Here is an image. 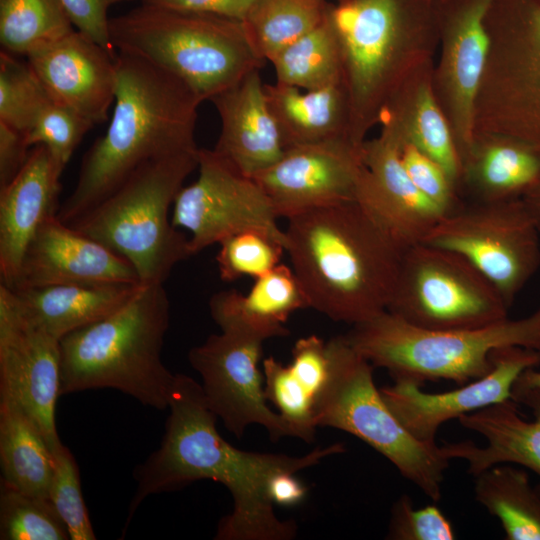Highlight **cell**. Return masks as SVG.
Segmentation results:
<instances>
[{
  "mask_svg": "<svg viewBox=\"0 0 540 540\" xmlns=\"http://www.w3.org/2000/svg\"><path fill=\"white\" fill-rule=\"evenodd\" d=\"M116 66L108 128L83 157L77 183L56 213L68 225L146 163L198 149L194 133L202 102L194 92L141 58L117 52Z\"/></svg>",
  "mask_w": 540,
  "mask_h": 540,
  "instance_id": "3957f363",
  "label": "cell"
},
{
  "mask_svg": "<svg viewBox=\"0 0 540 540\" xmlns=\"http://www.w3.org/2000/svg\"><path fill=\"white\" fill-rule=\"evenodd\" d=\"M498 289L466 258L419 242L404 253L387 311L427 329H474L508 318Z\"/></svg>",
  "mask_w": 540,
  "mask_h": 540,
  "instance_id": "30bf717a",
  "label": "cell"
},
{
  "mask_svg": "<svg viewBox=\"0 0 540 540\" xmlns=\"http://www.w3.org/2000/svg\"><path fill=\"white\" fill-rule=\"evenodd\" d=\"M289 367L317 399L329 374L330 356L327 342L316 335L298 339L292 348V362Z\"/></svg>",
  "mask_w": 540,
  "mask_h": 540,
  "instance_id": "7bdbcfd3",
  "label": "cell"
},
{
  "mask_svg": "<svg viewBox=\"0 0 540 540\" xmlns=\"http://www.w3.org/2000/svg\"><path fill=\"white\" fill-rule=\"evenodd\" d=\"M29 148L23 133L0 122V187L9 183L23 167Z\"/></svg>",
  "mask_w": 540,
  "mask_h": 540,
  "instance_id": "f6af8a7d",
  "label": "cell"
},
{
  "mask_svg": "<svg viewBox=\"0 0 540 540\" xmlns=\"http://www.w3.org/2000/svg\"><path fill=\"white\" fill-rule=\"evenodd\" d=\"M255 0H143L169 8L209 13L241 21Z\"/></svg>",
  "mask_w": 540,
  "mask_h": 540,
  "instance_id": "bcb514c9",
  "label": "cell"
},
{
  "mask_svg": "<svg viewBox=\"0 0 540 540\" xmlns=\"http://www.w3.org/2000/svg\"><path fill=\"white\" fill-rule=\"evenodd\" d=\"M362 145L341 138L290 147L253 179L279 218L356 201L366 169Z\"/></svg>",
  "mask_w": 540,
  "mask_h": 540,
  "instance_id": "9a60e30c",
  "label": "cell"
},
{
  "mask_svg": "<svg viewBox=\"0 0 540 540\" xmlns=\"http://www.w3.org/2000/svg\"><path fill=\"white\" fill-rule=\"evenodd\" d=\"M60 284H140L132 265L102 243L50 216L25 253L14 288Z\"/></svg>",
  "mask_w": 540,
  "mask_h": 540,
  "instance_id": "ffe728a7",
  "label": "cell"
},
{
  "mask_svg": "<svg viewBox=\"0 0 540 540\" xmlns=\"http://www.w3.org/2000/svg\"><path fill=\"white\" fill-rule=\"evenodd\" d=\"M374 367L386 369L393 380L419 386L450 380L464 385L486 375L493 351L519 346L540 352V307L520 318H506L474 329H427L384 311L352 325L344 335Z\"/></svg>",
  "mask_w": 540,
  "mask_h": 540,
  "instance_id": "8992f818",
  "label": "cell"
},
{
  "mask_svg": "<svg viewBox=\"0 0 540 540\" xmlns=\"http://www.w3.org/2000/svg\"><path fill=\"white\" fill-rule=\"evenodd\" d=\"M198 169V178L177 193L171 216L174 227L190 232L192 255L249 229L265 231L286 247L285 230L255 179L237 171L213 149L199 148Z\"/></svg>",
  "mask_w": 540,
  "mask_h": 540,
  "instance_id": "7c38bea8",
  "label": "cell"
},
{
  "mask_svg": "<svg viewBox=\"0 0 540 540\" xmlns=\"http://www.w3.org/2000/svg\"><path fill=\"white\" fill-rule=\"evenodd\" d=\"M522 199L540 229V181Z\"/></svg>",
  "mask_w": 540,
  "mask_h": 540,
  "instance_id": "c3c4849f",
  "label": "cell"
},
{
  "mask_svg": "<svg viewBox=\"0 0 540 540\" xmlns=\"http://www.w3.org/2000/svg\"><path fill=\"white\" fill-rule=\"evenodd\" d=\"M287 220L285 250L309 308L351 325L387 310L408 247L366 209L352 201Z\"/></svg>",
  "mask_w": 540,
  "mask_h": 540,
  "instance_id": "7a4b0ae2",
  "label": "cell"
},
{
  "mask_svg": "<svg viewBox=\"0 0 540 540\" xmlns=\"http://www.w3.org/2000/svg\"><path fill=\"white\" fill-rule=\"evenodd\" d=\"M74 30L60 0H0L2 50L26 56Z\"/></svg>",
  "mask_w": 540,
  "mask_h": 540,
  "instance_id": "836d02e7",
  "label": "cell"
},
{
  "mask_svg": "<svg viewBox=\"0 0 540 540\" xmlns=\"http://www.w3.org/2000/svg\"><path fill=\"white\" fill-rule=\"evenodd\" d=\"M198 151L146 163L69 225L124 257L140 284H164L172 269L192 256L189 238L173 226L169 211L198 168Z\"/></svg>",
  "mask_w": 540,
  "mask_h": 540,
  "instance_id": "52a82bcc",
  "label": "cell"
},
{
  "mask_svg": "<svg viewBox=\"0 0 540 540\" xmlns=\"http://www.w3.org/2000/svg\"><path fill=\"white\" fill-rule=\"evenodd\" d=\"M306 493L307 487L292 472H280L269 481L268 494L273 504L292 506L300 503Z\"/></svg>",
  "mask_w": 540,
  "mask_h": 540,
  "instance_id": "7dc6e473",
  "label": "cell"
},
{
  "mask_svg": "<svg viewBox=\"0 0 540 540\" xmlns=\"http://www.w3.org/2000/svg\"><path fill=\"white\" fill-rule=\"evenodd\" d=\"M1 484L48 499L54 455L33 422L10 400L0 398Z\"/></svg>",
  "mask_w": 540,
  "mask_h": 540,
  "instance_id": "f1b7e54d",
  "label": "cell"
},
{
  "mask_svg": "<svg viewBox=\"0 0 540 540\" xmlns=\"http://www.w3.org/2000/svg\"><path fill=\"white\" fill-rule=\"evenodd\" d=\"M329 17L350 105V139L367 130L399 90L413 30V0H335Z\"/></svg>",
  "mask_w": 540,
  "mask_h": 540,
  "instance_id": "9c48e42d",
  "label": "cell"
},
{
  "mask_svg": "<svg viewBox=\"0 0 540 540\" xmlns=\"http://www.w3.org/2000/svg\"><path fill=\"white\" fill-rule=\"evenodd\" d=\"M494 2L467 0L447 28L441 78L461 162L475 141L476 103L490 51L486 19Z\"/></svg>",
  "mask_w": 540,
  "mask_h": 540,
  "instance_id": "603a6c76",
  "label": "cell"
},
{
  "mask_svg": "<svg viewBox=\"0 0 540 540\" xmlns=\"http://www.w3.org/2000/svg\"><path fill=\"white\" fill-rule=\"evenodd\" d=\"M61 395L59 340L34 324L14 292L0 285V398L38 428L52 453L62 442L55 409Z\"/></svg>",
  "mask_w": 540,
  "mask_h": 540,
  "instance_id": "5bb4252c",
  "label": "cell"
},
{
  "mask_svg": "<svg viewBox=\"0 0 540 540\" xmlns=\"http://www.w3.org/2000/svg\"><path fill=\"white\" fill-rule=\"evenodd\" d=\"M400 140V154L404 167L418 190L436 205L444 215L459 206L455 196V184L434 160L421 152L413 144L403 140L389 124Z\"/></svg>",
  "mask_w": 540,
  "mask_h": 540,
  "instance_id": "b9f144b4",
  "label": "cell"
},
{
  "mask_svg": "<svg viewBox=\"0 0 540 540\" xmlns=\"http://www.w3.org/2000/svg\"><path fill=\"white\" fill-rule=\"evenodd\" d=\"M462 427L482 435L487 444L471 441L443 447L447 457L463 459L476 476L498 464H519L540 479V389L516 385L511 399L458 418ZM540 495V481L535 487Z\"/></svg>",
  "mask_w": 540,
  "mask_h": 540,
  "instance_id": "44dd1931",
  "label": "cell"
},
{
  "mask_svg": "<svg viewBox=\"0 0 540 540\" xmlns=\"http://www.w3.org/2000/svg\"><path fill=\"white\" fill-rule=\"evenodd\" d=\"M52 101L45 86L26 61L0 53V122L25 134Z\"/></svg>",
  "mask_w": 540,
  "mask_h": 540,
  "instance_id": "e575fe53",
  "label": "cell"
},
{
  "mask_svg": "<svg viewBox=\"0 0 540 540\" xmlns=\"http://www.w3.org/2000/svg\"><path fill=\"white\" fill-rule=\"evenodd\" d=\"M170 304L164 284H140L107 317L59 341L61 395L113 388L158 410L168 408L175 379L161 359Z\"/></svg>",
  "mask_w": 540,
  "mask_h": 540,
  "instance_id": "277c9868",
  "label": "cell"
},
{
  "mask_svg": "<svg viewBox=\"0 0 540 540\" xmlns=\"http://www.w3.org/2000/svg\"><path fill=\"white\" fill-rule=\"evenodd\" d=\"M362 148L366 169L356 202L405 247L422 242L445 215L409 177L398 136L383 125L380 136Z\"/></svg>",
  "mask_w": 540,
  "mask_h": 540,
  "instance_id": "ac0fdd59",
  "label": "cell"
},
{
  "mask_svg": "<svg viewBox=\"0 0 540 540\" xmlns=\"http://www.w3.org/2000/svg\"><path fill=\"white\" fill-rule=\"evenodd\" d=\"M462 176L479 201L523 198L540 181V154L505 137L475 139L462 163Z\"/></svg>",
  "mask_w": 540,
  "mask_h": 540,
  "instance_id": "83f0119b",
  "label": "cell"
},
{
  "mask_svg": "<svg viewBox=\"0 0 540 540\" xmlns=\"http://www.w3.org/2000/svg\"><path fill=\"white\" fill-rule=\"evenodd\" d=\"M475 477V498L500 521L506 540H540V495L524 470L498 464Z\"/></svg>",
  "mask_w": 540,
  "mask_h": 540,
  "instance_id": "f546056e",
  "label": "cell"
},
{
  "mask_svg": "<svg viewBox=\"0 0 540 540\" xmlns=\"http://www.w3.org/2000/svg\"><path fill=\"white\" fill-rule=\"evenodd\" d=\"M265 93L285 149L341 138L351 140L350 105L342 83L302 90L275 82L265 84Z\"/></svg>",
  "mask_w": 540,
  "mask_h": 540,
  "instance_id": "4316f807",
  "label": "cell"
},
{
  "mask_svg": "<svg viewBox=\"0 0 540 540\" xmlns=\"http://www.w3.org/2000/svg\"><path fill=\"white\" fill-rule=\"evenodd\" d=\"M93 126L73 109L52 100L24 136L29 147L44 145L64 170L83 136Z\"/></svg>",
  "mask_w": 540,
  "mask_h": 540,
  "instance_id": "ab89813d",
  "label": "cell"
},
{
  "mask_svg": "<svg viewBox=\"0 0 540 540\" xmlns=\"http://www.w3.org/2000/svg\"><path fill=\"white\" fill-rule=\"evenodd\" d=\"M264 392L290 424L296 437L310 443L315 438V397L302 385L291 371L274 357L263 360Z\"/></svg>",
  "mask_w": 540,
  "mask_h": 540,
  "instance_id": "74e56055",
  "label": "cell"
},
{
  "mask_svg": "<svg viewBox=\"0 0 540 540\" xmlns=\"http://www.w3.org/2000/svg\"><path fill=\"white\" fill-rule=\"evenodd\" d=\"M216 256L220 278L231 282L242 277H261L280 264L285 244L256 229L235 233L220 243Z\"/></svg>",
  "mask_w": 540,
  "mask_h": 540,
  "instance_id": "8d00e7d4",
  "label": "cell"
},
{
  "mask_svg": "<svg viewBox=\"0 0 540 540\" xmlns=\"http://www.w3.org/2000/svg\"><path fill=\"white\" fill-rule=\"evenodd\" d=\"M128 1L143 0H60L77 31L114 53L116 50L111 43L108 10L115 4Z\"/></svg>",
  "mask_w": 540,
  "mask_h": 540,
  "instance_id": "ee69618b",
  "label": "cell"
},
{
  "mask_svg": "<svg viewBox=\"0 0 540 540\" xmlns=\"http://www.w3.org/2000/svg\"><path fill=\"white\" fill-rule=\"evenodd\" d=\"M118 53L141 58L184 82L201 102L265 65L241 21L141 2L110 18Z\"/></svg>",
  "mask_w": 540,
  "mask_h": 540,
  "instance_id": "5b68a950",
  "label": "cell"
},
{
  "mask_svg": "<svg viewBox=\"0 0 540 540\" xmlns=\"http://www.w3.org/2000/svg\"><path fill=\"white\" fill-rule=\"evenodd\" d=\"M271 63L280 84L318 90L342 83L340 50L329 13L320 25L284 48Z\"/></svg>",
  "mask_w": 540,
  "mask_h": 540,
  "instance_id": "d6a6232c",
  "label": "cell"
},
{
  "mask_svg": "<svg viewBox=\"0 0 540 540\" xmlns=\"http://www.w3.org/2000/svg\"><path fill=\"white\" fill-rule=\"evenodd\" d=\"M407 111L395 98L384 107L380 119L401 138L434 160L456 185L462 176L460 154L445 117L428 86H421Z\"/></svg>",
  "mask_w": 540,
  "mask_h": 540,
  "instance_id": "4dcf8cb0",
  "label": "cell"
},
{
  "mask_svg": "<svg viewBox=\"0 0 540 540\" xmlns=\"http://www.w3.org/2000/svg\"><path fill=\"white\" fill-rule=\"evenodd\" d=\"M392 540H453L456 538L449 519L436 505L415 509L408 495L392 506L387 534Z\"/></svg>",
  "mask_w": 540,
  "mask_h": 540,
  "instance_id": "60d3db41",
  "label": "cell"
},
{
  "mask_svg": "<svg viewBox=\"0 0 540 540\" xmlns=\"http://www.w3.org/2000/svg\"><path fill=\"white\" fill-rule=\"evenodd\" d=\"M328 0H255L242 24L265 61L320 25L329 13Z\"/></svg>",
  "mask_w": 540,
  "mask_h": 540,
  "instance_id": "1f68e13d",
  "label": "cell"
},
{
  "mask_svg": "<svg viewBox=\"0 0 540 540\" xmlns=\"http://www.w3.org/2000/svg\"><path fill=\"white\" fill-rule=\"evenodd\" d=\"M422 242L466 258L510 307L540 267V229L522 198L458 207Z\"/></svg>",
  "mask_w": 540,
  "mask_h": 540,
  "instance_id": "8fae6325",
  "label": "cell"
},
{
  "mask_svg": "<svg viewBox=\"0 0 540 540\" xmlns=\"http://www.w3.org/2000/svg\"><path fill=\"white\" fill-rule=\"evenodd\" d=\"M53 455L54 473L48 499L64 522L70 540H94L96 537L82 496L76 460L63 444Z\"/></svg>",
  "mask_w": 540,
  "mask_h": 540,
  "instance_id": "f35d334b",
  "label": "cell"
},
{
  "mask_svg": "<svg viewBox=\"0 0 540 540\" xmlns=\"http://www.w3.org/2000/svg\"><path fill=\"white\" fill-rule=\"evenodd\" d=\"M139 286L60 284L11 290L30 320L60 341L121 308Z\"/></svg>",
  "mask_w": 540,
  "mask_h": 540,
  "instance_id": "484cf974",
  "label": "cell"
},
{
  "mask_svg": "<svg viewBox=\"0 0 540 540\" xmlns=\"http://www.w3.org/2000/svg\"><path fill=\"white\" fill-rule=\"evenodd\" d=\"M536 367L528 368L524 370L515 381L516 385L528 388L540 389V370Z\"/></svg>",
  "mask_w": 540,
  "mask_h": 540,
  "instance_id": "681fc988",
  "label": "cell"
},
{
  "mask_svg": "<svg viewBox=\"0 0 540 540\" xmlns=\"http://www.w3.org/2000/svg\"><path fill=\"white\" fill-rule=\"evenodd\" d=\"M168 409L160 447L134 469L136 492L123 532L146 497L212 480L223 484L233 499L231 513L219 521L216 540H291L297 524L277 517L268 494L270 479L280 472L296 474L345 451L342 443L302 456L240 450L219 434L201 385L185 374H175Z\"/></svg>",
  "mask_w": 540,
  "mask_h": 540,
  "instance_id": "6da1fadb",
  "label": "cell"
},
{
  "mask_svg": "<svg viewBox=\"0 0 540 540\" xmlns=\"http://www.w3.org/2000/svg\"><path fill=\"white\" fill-rule=\"evenodd\" d=\"M50 97L93 125L108 119L115 99L117 53L77 30L26 56Z\"/></svg>",
  "mask_w": 540,
  "mask_h": 540,
  "instance_id": "d6986e66",
  "label": "cell"
},
{
  "mask_svg": "<svg viewBox=\"0 0 540 540\" xmlns=\"http://www.w3.org/2000/svg\"><path fill=\"white\" fill-rule=\"evenodd\" d=\"M265 340L238 331H221L193 347L188 359L202 380L210 410L224 427L240 438L248 426L258 424L270 439L296 437L294 429L269 408L258 364Z\"/></svg>",
  "mask_w": 540,
  "mask_h": 540,
  "instance_id": "4fadbf2b",
  "label": "cell"
},
{
  "mask_svg": "<svg viewBox=\"0 0 540 540\" xmlns=\"http://www.w3.org/2000/svg\"><path fill=\"white\" fill-rule=\"evenodd\" d=\"M1 540H70L51 502L1 484Z\"/></svg>",
  "mask_w": 540,
  "mask_h": 540,
  "instance_id": "d590c367",
  "label": "cell"
},
{
  "mask_svg": "<svg viewBox=\"0 0 540 540\" xmlns=\"http://www.w3.org/2000/svg\"><path fill=\"white\" fill-rule=\"evenodd\" d=\"M221 121L214 151L248 177L274 165L286 151L269 108L260 70L210 100Z\"/></svg>",
  "mask_w": 540,
  "mask_h": 540,
  "instance_id": "cb8c5ba5",
  "label": "cell"
},
{
  "mask_svg": "<svg viewBox=\"0 0 540 540\" xmlns=\"http://www.w3.org/2000/svg\"><path fill=\"white\" fill-rule=\"evenodd\" d=\"M330 367L314 408L317 427L350 433L386 457L406 479L432 501L442 496L444 471L451 461L436 442L412 435L397 419L377 389L374 366L344 335L328 342Z\"/></svg>",
  "mask_w": 540,
  "mask_h": 540,
  "instance_id": "ba28073f",
  "label": "cell"
},
{
  "mask_svg": "<svg viewBox=\"0 0 540 540\" xmlns=\"http://www.w3.org/2000/svg\"><path fill=\"white\" fill-rule=\"evenodd\" d=\"M63 170L44 145H36L16 174L0 187V274L14 288L21 265L40 226L58 211Z\"/></svg>",
  "mask_w": 540,
  "mask_h": 540,
  "instance_id": "7402d4cb",
  "label": "cell"
},
{
  "mask_svg": "<svg viewBox=\"0 0 540 540\" xmlns=\"http://www.w3.org/2000/svg\"><path fill=\"white\" fill-rule=\"evenodd\" d=\"M500 52L498 113L492 134L540 154V0H509Z\"/></svg>",
  "mask_w": 540,
  "mask_h": 540,
  "instance_id": "e0dca14e",
  "label": "cell"
},
{
  "mask_svg": "<svg viewBox=\"0 0 540 540\" xmlns=\"http://www.w3.org/2000/svg\"><path fill=\"white\" fill-rule=\"evenodd\" d=\"M492 361V369L486 375L454 390L427 393L411 381L393 380V385L380 391L402 425L417 439L432 443L446 421L511 399L518 376L540 365V352L505 347L493 351Z\"/></svg>",
  "mask_w": 540,
  "mask_h": 540,
  "instance_id": "2e32d148",
  "label": "cell"
},
{
  "mask_svg": "<svg viewBox=\"0 0 540 540\" xmlns=\"http://www.w3.org/2000/svg\"><path fill=\"white\" fill-rule=\"evenodd\" d=\"M249 292L223 290L209 300L212 319L221 331H238L263 340L289 335L290 315L309 308L304 288L293 269L279 264L254 279Z\"/></svg>",
  "mask_w": 540,
  "mask_h": 540,
  "instance_id": "d4e9b609",
  "label": "cell"
}]
</instances>
